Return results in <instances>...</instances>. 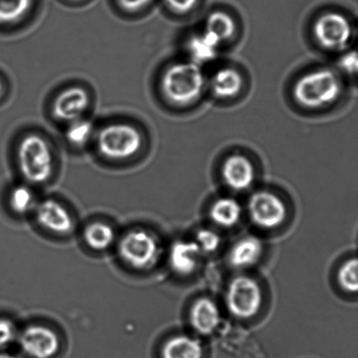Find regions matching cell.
Instances as JSON below:
<instances>
[{"label": "cell", "mask_w": 358, "mask_h": 358, "mask_svg": "<svg viewBox=\"0 0 358 358\" xmlns=\"http://www.w3.org/2000/svg\"><path fill=\"white\" fill-rule=\"evenodd\" d=\"M2 92H3V84L1 83V80H0V96H1Z\"/></svg>", "instance_id": "1f68e13d"}, {"label": "cell", "mask_w": 358, "mask_h": 358, "mask_svg": "<svg viewBox=\"0 0 358 358\" xmlns=\"http://www.w3.org/2000/svg\"><path fill=\"white\" fill-rule=\"evenodd\" d=\"M23 352L33 358H51L59 348L58 336L51 329L42 325H31L20 336Z\"/></svg>", "instance_id": "9c48e42d"}, {"label": "cell", "mask_w": 358, "mask_h": 358, "mask_svg": "<svg viewBox=\"0 0 358 358\" xmlns=\"http://www.w3.org/2000/svg\"><path fill=\"white\" fill-rule=\"evenodd\" d=\"M342 79L329 69H318L301 76L293 87V96L300 106L320 110L331 106L342 96Z\"/></svg>", "instance_id": "6da1fadb"}, {"label": "cell", "mask_w": 358, "mask_h": 358, "mask_svg": "<svg viewBox=\"0 0 358 358\" xmlns=\"http://www.w3.org/2000/svg\"><path fill=\"white\" fill-rule=\"evenodd\" d=\"M313 34L320 47L329 51H341L348 47L352 38V27L341 13L326 12L313 24Z\"/></svg>", "instance_id": "52a82bcc"}, {"label": "cell", "mask_w": 358, "mask_h": 358, "mask_svg": "<svg viewBox=\"0 0 358 358\" xmlns=\"http://www.w3.org/2000/svg\"><path fill=\"white\" fill-rule=\"evenodd\" d=\"M33 0H0V24L17 22L29 13Z\"/></svg>", "instance_id": "7402d4cb"}, {"label": "cell", "mask_w": 358, "mask_h": 358, "mask_svg": "<svg viewBox=\"0 0 358 358\" xmlns=\"http://www.w3.org/2000/svg\"><path fill=\"white\" fill-rule=\"evenodd\" d=\"M17 328L15 324L6 318H0V348H5L15 340Z\"/></svg>", "instance_id": "4316f807"}, {"label": "cell", "mask_w": 358, "mask_h": 358, "mask_svg": "<svg viewBox=\"0 0 358 358\" xmlns=\"http://www.w3.org/2000/svg\"><path fill=\"white\" fill-rule=\"evenodd\" d=\"M10 207L16 213H27L29 212L34 203L33 192L27 186H17L10 193Z\"/></svg>", "instance_id": "cb8c5ba5"}, {"label": "cell", "mask_w": 358, "mask_h": 358, "mask_svg": "<svg viewBox=\"0 0 358 358\" xmlns=\"http://www.w3.org/2000/svg\"><path fill=\"white\" fill-rule=\"evenodd\" d=\"M199 0H164L166 6L178 14L191 13L198 6Z\"/></svg>", "instance_id": "83f0119b"}, {"label": "cell", "mask_w": 358, "mask_h": 358, "mask_svg": "<svg viewBox=\"0 0 358 358\" xmlns=\"http://www.w3.org/2000/svg\"><path fill=\"white\" fill-rule=\"evenodd\" d=\"M152 0H117L119 6L129 13H136L145 8Z\"/></svg>", "instance_id": "f1b7e54d"}, {"label": "cell", "mask_w": 358, "mask_h": 358, "mask_svg": "<svg viewBox=\"0 0 358 358\" xmlns=\"http://www.w3.org/2000/svg\"><path fill=\"white\" fill-rule=\"evenodd\" d=\"M241 207L236 200L230 198L217 199L210 210V219L223 227L235 226L241 217Z\"/></svg>", "instance_id": "d6986e66"}, {"label": "cell", "mask_w": 358, "mask_h": 358, "mask_svg": "<svg viewBox=\"0 0 358 358\" xmlns=\"http://www.w3.org/2000/svg\"><path fill=\"white\" fill-rule=\"evenodd\" d=\"M142 145L141 133L129 124H108L101 128L96 136L98 152L108 159H128L139 152Z\"/></svg>", "instance_id": "277c9868"}, {"label": "cell", "mask_w": 358, "mask_h": 358, "mask_svg": "<svg viewBox=\"0 0 358 358\" xmlns=\"http://www.w3.org/2000/svg\"><path fill=\"white\" fill-rule=\"evenodd\" d=\"M0 358H21L20 357L12 355V354L3 353L0 354Z\"/></svg>", "instance_id": "4dcf8cb0"}, {"label": "cell", "mask_w": 358, "mask_h": 358, "mask_svg": "<svg viewBox=\"0 0 358 358\" xmlns=\"http://www.w3.org/2000/svg\"><path fill=\"white\" fill-rule=\"evenodd\" d=\"M84 238L89 247L103 251L110 247L115 241V231L110 226L103 222H94L87 227Z\"/></svg>", "instance_id": "44dd1931"}, {"label": "cell", "mask_w": 358, "mask_h": 358, "mask_svg": "<svg viewBox=\"0 0 358 358\" xmlns=\"http://www.w3.org/2000/svg\"><path fill=\"white\" fill-rule=\"evenodd\" d=\"M248 213L256 226L273 229L285 221L287 210L285 203L275 193L259 191L249 199Z\"/></svg>", "instance_id": "ba28073f"}, {"label": "cell", "mask_w": 358, "mask_h": 358, "mask_svg": "<svg viewBox=\"0 0 358 358\" xmlns=\"http://www.w3.org/2000/svg\"><path fill=\"white\" fill-rule=\"evenodd\" d=\"M90 103V98L85 90L80 87H69L56 96L52 113L57 120L70 124L82 118Z\"/></svg>", "instance_id": "30bf717a"}, {"label": "cell", "mask_w": 358, "mask_h": 358, "mask_svg": "<svg viewBox=\"0 0 358 358\" xmlns=\"http://www.w3.org/2000/svg\"><path fill=\"white\" fill-rule=\"evenodd\" d=\"M93 134V124L90 121L78 120L70 122L66 132V138L70 143L76 146L85 145Z\"/></svg>", "instance_id": "603a6c76"}, {"label": "cell", "mask_w": 358, "mask_h": 358, "mask_svg": "<svg viewBox=\"0 0 358 358\" xmlns=\"http://www.w3.org/2000/svg\"><path fill=\"white\" fill-rule=\"evenodd\" d=\"M119 254L122 259L132 268H148L159 257V242L148 231L132 230L122 238L119 244Z\"/></svg>", "instance_id": "5b68a950"}, {"label": "cell", "mask_w": 358, "mask_h": 358, "mask_svg": "<svg viewBox=\"0 0 358 358\" xmlns=\"http://www.w3.org/2000/svg\"><path fill=\"white\" fill-rule=\"evenodd\" d=\"M358 263L356 258L349 259L341 266L338 272V282L343 289L350 293L358 290Z\"/></svg>", "instance_id": "d4e9b609"}, {"label": "cell", "mask_w": 358, "mask_h": 358, "mask_svg": "<svg viewBox=\"0 0 358 358\" xmlns=\"http://www.w3.org/2000/svg\"><path fill=\"white\" fill-rule=\"evenodd\" d=\"M17 159L20 173L28 182L43 184L51 178L54 159L50 146L42 136H24L17 147Z\"/></svg>", "instance_id": "3957f363"}, {"label": "cell", "mask_w": 358, "mask_h": 358, "mask_svg": "<svg viewBox=\"0 0 358 358\" xmlns=\"http://www.w3.org/2000/svg\"><path fill=\"white\" fill-rule=\"evenodd\" d=\"M223 44L229 41L236 31V23L233 17L222 10H216L207 17L205 30Z\"/></svg>", "instance_id": "ffe728a7"}, {"label": "cell", "mask_w": 358, "mask_h": 358, "mask_svg": "<svg viewBox=\"0 0 358 358\" xmlns=\"http://www.w3.org/2000/svg\"><path fill=\"white\" fill-rule=\"evenodd\" d=\"M226 303L235 317L248 319L258 313L262 303L261 287L248 276H238L227 287Z\"/></svg>", "instance_id": "8992f818"}, {"label": "cell", "mask_w": 358, "mask_h": 358, "mask_svg": "<svg viewBox=\"0 0 358 358\" xmlns=\"http://www.w3.org/2000/svg\"><path fill=\"white\" fill-rule=\"evenodd\" d=\"M201 343L188 336H176L168 340L162 350L163 358H202Z\"/></svg>", "instance_id": "ac0fdd59"}, {"label": "cell", "mask_w": 358, "mask_h": 358, "mask_svg": "<svg viewBox=\"0 0 358 358\" xmlns=\"http://www.w3.org/2000/svg\"><path fill=\"white\" fill-rule=\"evenodd\" d=\"M216 38L206 31L196 34L189 41L188 48L192 62L201 66L216 58L220 45Z\"/></svg>", "instance_id": "e0dca14e"}, {"label": "cell", "mask_w": 358, "mask_h": 358, "mask_svg": "<svg viewBox=\"0 0 358 358\" xmlns=\"http://www.w3.org/2000/svg\"><path fill=\"white\" fill-rule=\"evenodd\" d=\"M37 220L45 229L58 234H68L73 222L69 210L54 199L42 201L37 207Z\"/></svg>", "instance_id": "7c38bea8"}, {"label": "cell", "mask_w": 358, "mask_h": 358, "mask_svg": "<svg viewBox=\"0 0 358 358\" xmlns=\"http://www.w3.org/2000/svg\"><path fill=\"white\" fill-rule=\"evenodd\" d=\"M196 243L201 250L212 252L216 251L220 245V238L215 231L208 229L199 231L196 234Z\"/></svg>", "instance_id": "484cf974"}, {"label": "cell", "mask_w": 358, "mask_h": 358, "mask_svg": "<svg viewBox=\"0 0 358 358\" xmlns=\"http://www.w3.org/2000/svg\"><path fill=\"white\" fill-rule=\"evenodd\" d=\"M263 251V245L258 238L248 236L241 238L229 254V262L235 268H248L259 261Z\"/></svg>", "instance_id": "2e32d148"}, {"label": "cell", "mask_w": 358, "mask_h": 358, "mask_svg": "<svg viewBox=\"0 0 358 358\" xmlns=\"http://www.w3.org/2000/svg\"><path fill=\"white\" fill-rule=\"evenodd\" d=\"M206 84L201 66L192 62H178L164 72L161 90L171 103L188 106L202 96Z\"/></svg>", "instance_id": "7a4b0ae2"}, {"label": "cell", "mask_w": 358, "mask_h": 358, "mask_svg": "<svg viewBox=\"0 0 358 358\" xmlns=\"http://www.w3.org/2000/svg\"><path fill=\"white\" fill-rule=\"evenodd\" d=\"M201 248L194 241H177L171 248V268L179 275H191L198 268Z\"/></svg>", "instance_id": "4fadbf2b"}, {"label": "cell", "mask_w": 358, "mask_h": 358, "mask_svg": "<svg viewBox=\"0 0 358 358\" xmlns=\"http://www.w3.org/2000/svg\"><path fill=\"white\" fill-rule=\"evenodd\" d=\"M189 320L192 327L200 334H212L220 324L219 308L208 298H201L192 305Z\"/></svg>", "instance_id": "5bb4252c"}, {"label": "cell", "mask_w": 358, "mask_h": 358, "mask_svg": "<svg viewBox=\"0 0 358 358\" xmlns=\"http://www.w3.org/2000/svg\"><path fill=\"white\" fill-rule=\"evenodd\" d=\"M224 182L234 191H245L252 185L255 178L254 164L248 157L234 154L227 157L221 170Z\"/></svg>", "instance_id": "8fae6325"}, {"label": "cell", "mask_w": 358, "mask_h": 358, "mask_svg": "<svg viewBox=\"0 0 358 358\" xmlns=\"http://www.w3.org/2000/svg\"><path fill=\"white\" fill-rule=\"evenodd\" d=\"M244 79L236 69L223 68L214 73L210 80L214 96L220 99H231L236 97L243 89Z\"/></svg>", "instance_id": "9a60e30c"}, {"label": "cell", "mask_w": 358, "mask_h": 358, "mask_svg": "<svg viewBox=\"0 0 358 358\" xmlns=\"http://www.w3.org/2000/svg\"><path fill=\"white\" fill-rule=\"evenodd\" d=\"M343 70L345 72L352 75L355 73L357 69V57L356 52H350L343 57L341 62H340Z\"/></svg>", "instance_id": "f546056e"}]
</instances>
